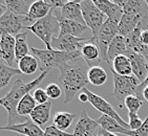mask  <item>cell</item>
<instances>
[{
  "label": "cell",
  "instance_id": "cell-1",
  "mask_svg": "<svg viewBox=\"0 0 148 136\" xmlns=\"http://www.w3.org/2000/svg\"><path fill=\"white\" fill-rule=\"evenodd\" d=\"M47 73H49V71H42L39 77L29 83H24L20 79L16 80L12 86L11 91L5 97L0 99V106L5 108V110L8 111V114H9L8 126L18 125V124L24 122L29 119V117L20 116L17 113L18 104L26 94L29 93V91L33 90L35 87H37L40 83L42 82Z\"/></svg>",
  "mask_w": 148,
  "mask_h": 136
},
{
  "label": "cell",
  "instance_id": "cell-2",
  "mask_svg": "<svg viewBox=\"0 0 148 136\" xmlns=\"http://www.w3.org/2000/svg\"><path fill=\"white\" fill-rule=\"evenodd\" d=\"M59 70L58 82L65 93L64 104H69L74 99L75 95L86 88V85L89 83L87 79L88 70H86L85 66L80 63V59L63 65Z\"/></svg>",
  "mask_w": 148,
  "mask_h": 136
},
{
  "label": "cell",
  "instance_id": "cell-3",
  "mask_svg": "<svg viewBox=\"0 0 148 136\" xmlns=\"http://www.w3.org/2000/svg\"><path fill=\"white\" fill-rule=\"evenodd\" d=\"M32 54L41 62V70L49 71L51 68H60L67 63L75 62L81 59V51L66 52L56 49H38L35 47L31 48Z\"/></svg>",
  "mask_w": 148,
  "mask_h": 136
},
{
  "label": "cell",
  "instance_id": "cell-4",
  "mask_svg": "<svg viewBox=\"0 0 148 136\" xmlns=\"http://www.w3.org/2000/svg\"><path fill=\"white\" fill-rule=\"evenodd\" d=\"M24 29L31 31L36 37L39 38L46 46V49H53L51 41L55 38V34H59L60 25L53 9L46 17L36 21L33 25L24 26Z\"/></svg>",
  "mask_w": 148,
  "mask_h": 136
},
{
  "label": "cell",
  "instance_id": "cell-5",
  "mask_svg": "<svg viewBox=\"0 0 148 136\" xmlns=\"http://www.w3.org/2000/svg\"><path fill=\"white\" fill-rule=\"evenodd\" d=\"M111 73L114 78V91H112L111 95L116 99L120 106L124 104L125 99L128 97H131V95L137 97L138 88H139L141 82L134 74L129 75V77H122L114 71H111Z\"/></svg>",
  "mask_w": 148,
  "mask_h": 136
},
{
  "label": "cell",
  "instance_id": "cell-6",
  "mask_svg": "<svg viewBox=\"0 0 148 136\" xmlns=\"http://www.w3.org/2000/svg\"><path fill=\"white\" fill-rule=\"evenodd\" d=\"M82 10L83 19L86 26L92 33V38L97 39L100 29L105 23V15L95 5L94 1L91 0H83L80 3Z\"/></svg>",
  "mask_w": 148,
  "mask_h": 136
},
{
  "label": "cell",
  "instance_id": "cell-7",
  "mask_svg": "<svg viewBox=\"0 0 148 136\" xmlns=\"http://www.w3.org/2000/svg\"><path fill=\"white\" fill-rule=\"evenodd\" d=\"M118 25L119 23L114 22L112 20L106 19L105 23L100 29L98 37L96 40L98 46H99L100 51H101V59L103 62L107 63V51L110 45L111 41L119 35L118 31Z\"/></svg>",
  "mask_w": 148,
  "mask_h": 136
},
{
  "label": "cell",
  "instance_id": "cell-8",
  "mask_svg": "<svg viewBox=\"0 0 148 136\" xmlns=\"http://www.w3.org/2000/svg\"><path fill=\"white\" fill-rule=\"evenodd\" d=\"M83 91L88 95V103L91 104V106H92L95 109H97V110L99 111V112H101L103 115H107V116H110V117H112V118H114L122 127L130 130L129 124H127L126 122L123 120L122 117L120 116L117 111L114 110V108L112 107L107 101H105L103 97H99L98 94H95L94 92H91L87 88H84Z\"/></svg>",
  "mask_w": 148,
  "mask_h": 136
},
{
  "label": "cell",
  "instance_id": "cell-9",
  "mask_svg": "<svg viewBox=\"0 0 148 136\" xmlns=\"http://www.w3.org/2000/svg\"><path fill=\"white\" fill-rule=\"evenodd\" d=\"M90 38H76L73 36L55 37L51 41V48L66 52L81 51L82 47L88 42Z\"/></svg>",
  "mask_w": 148,
  "mask_h": 136
},
{
  "label": "cell",
  "instance_id": "cell-10",
  "mask_svg": "<svg viewBox=\"0 0 148 136\" xmlns=\"http://www.w3.org/2000/svg\"><path fill=\"white\" fill-rule=\"evenodd\" d=\"M24 22H26L25 17L16 16L8 11L0 18V37L2 35H19L20 31L24 29Z\"/></svg>",
  "mask_w": 148,
  "mask_h": 136
},
{
  "label": "cell",
  "instance_id": "cell-11",
  "mask_svg": "<svg viewBox=\"0 0 148 136\" xmlns=\"http://www.w3.org/2000/svg\"><path fill=\"white\" fill-rule=\"evenodd\" d=\"M54 11H55V15H56V17H57L58 21H59V25H60V31L58 37L73 36V37H76V38H81L80 36L88 29L87 26L83 25L81 23L75 22V21H71V20H67L62 18L61 15H60V11L58 9H54Z\"/></svg>",
  "mask_w": 148,
  "mask_h": 136
},
{
  "label": "cell",
  "instance_id": "cell-12",
  "mask_svg": "<svg viewBox=\"0 0 148 136\" xmlns=\"http://www.w3.org/2000/svg\"><path fill=\"white\" fill-rule=\"evenodd\" d=\"M128 57L132 67V74L142 83L148 77V63L142 54H137L132 50H127L125 54Z\"/></svg>",
  "mask_w": 148,
  "mask_h": 136
},
{
  "label": "cell",
  "instance_id": "cell-13",
  "mask_svg": "<svg viewBox=\"0 0 148 136\" xmlns=\"http://www.w3.org/2000/svg\"><path fill=\"white\" fill-rule=\"evenodd\" d=\"M100 126L98 125L97 120H94L89 117L85 110L81 111L79 120L75 127L73 136H94L97 129Z\"/></svg>",
  "mask_w": 148,
  "mask_h": 136
},
{
  "label": "cell",
  "instance_id": "cell-14",
  "mask_svg": "<svg viewBox=\"0 0 148 136\" xmlns=\"http://www.w3.org/2000/svg\"><path fill=\"white\" fill-rule=\"evenodd\" d=\"M123 10V14H129L139 17L148 16V1L143 0H117L114 1Z\"/></svg>",
  "mask_w": 148,
  "mask_h": 136
},
{
  "label": "cell",
  "instance_id": "cell-15",
  "mask_svg": "<svg viewBox=\"0 0 148 136\" xmlns=\"http://www.w3.org/2000/svg\"><path fill=\"white\" fill-rule=\"evenodd\" d=\"M15 45L16 39L11 35H2L0 37V60L5 61L10 67H13L16 63Z\"/></svg>",
  "mask_w": 148,
  "mask_h": 136
},
{
  "label": "cell",
  "instance_id": "cell-16",
  "mask_svg": "<svg viewBox=\"0 0 148 136\" xmlns=\"http://www.w3.org/2000/svg\"><path fill=\"white\" fill-rule=\"evenodd\" d=\"M81 58L85 61L89 68L99 66L100 63L103 62L101 59V51L99 46L92 37L81 49Z\"/></svg>",
  "mask_w": 148,
  "mask_h": 136
},
{
  "label": "cell",
  "instance_id": "cell-17",
  "mask_svg": "<svg viewBox=\"0 0 148 136\" xmlns=\"http://www.w3.org/2000/svg\"><path fill=\"white\" fill-rule=\"evenodd\" d=\"M0 130L12 131V132H16L24 136H44V131L38 125H36L31 119V117H29L26 122L18 124V125L0 127Z\"/></svg>",
  "mask_w": 148,
  "mask_h": 136
},
{
  "label": "cell",
  "instance_id": "cell-18",
  "mask_svg": "<svg viewBox=\"0 0 148 136\" xmlns=\"http://www.w3.org/2000/svg\"><path fill=\"white\" fill-rule=\"evenodd\" d=\"M80 3H81V1H79V0L67 1L63 5V7L60 9L61 17L64 18V19L75 21V22L81 23L83 25H86L85 22H84V19H83V14Z\"/></svg>",
  "mask_w": 148,
  "mask_h": 136
},
{
  "label": "cell",
  "instance_id": "cell-19",
  "mask_svg": "<svg viewBox=\"0 0 148 136\" xmlns=\"http://www.w3.org/2000/svg\"><path fill=\"white\" fill-rule=\"evenodd\" d=\"M94 3L107 17V19L112 20L118 23L120 22V20L123 16V10L117 3L109 1V0H94Z\"/></svg>",
  "mask_w": 148,
  "mask_h": 136
},
{
  "label": "cell",
  "instance_id": "cell-20",
  "mask_svg": "<svg viewBox=\"0 0 148 136\" xmlns=\"http://www.w3.org/2000/svg\"><path fill=\"white\" fill-rule=\"evenodd\" d=\"M54 9L51 3L49 1H43V0H39L36 1L29 6V11L27 16L25 17L26 22H32V21H38V20L43 19L49 14V12Z\"/></svg>",
  "mask_w": 148,
  "mask_h": 136
},
{
  "label": "cell",
  "instance_id": "cell-21",
  "mask_svg": "<svg viewBox=\"0 0 148 136\" xmlns=\"http://www.w3.org/2000/svg\"><path fill=\"white\" fill-rule=\"evenodd\" d=\"M97 122L101 129L107 131V132H110V133H120L127 136H136L134 131L125 129L124 127L120 125L116 119L110 116H107V115H103L102 114V116L97 119Z\"/></svg>",
  "mask_w": 148,
  "mask_h": 136
},
{
  "label": "cell",
  "instance_id": "cell-22",
  "mask_svg": "<svg viewBox=\"0 0 148 136\" xmlns=\"http://www.w3.org/2000/svg\"><path fill=\"white\" fill-rule=\"evenodd\" d=\"M143 18L139 16H134V15L129 14H123L122 18L120 20L119 25H118V31H119L120 36H123L125 38L128 36L131 31L137 29L139 23Z\"/></svg>",
  "mask_w": 148,
  "mask_h": 136
},
{
  "label": "cell",
  "instance_id": "cell-23",
  "mask_svg": "<svg viewBox=\"0 0 148 136\" xmlns=\"http://www.w3.org/2000/svg\"><path fill=\"white\" fill-rule=\"evenodd\" d=\"M127 49V45H126V40L123 36L118 35L117 37L114 38L111 41L110 45L108 47V51H107V64L110 65L112 61L117 57L121 56V54H125Z\"/></svg>",
  "mask_w": 148,
  "mask_h": 136
},
{
  "label": "cell",
  "instance_id": "cell-24",
  "mask_svg": "<svg viewBox=\"0 0 148 136\" xmlns=\"http://www.w3.org/2000/svg\"><path fill=\"white\" fill-rule=\"evenodd\" d=\"M51 102L49 101L45 104H41V105H37V107L35 108L33 112L31 113L29 117L33 122L40 126H43L47 124L51 117Z\"/></svg>",
  "mask_w": 148,
  "mask_h": 136
},
{
  "label": "cell",
  "instance_id": "cell-25",
  "mask_svg": "<svg viewBox=\"0 0 148 136\" xmlns=\"http://www.w3.org/2000/svg\"><path fill=\"white\" fill-rule=\"evenodd\" d=\"M110 71H114L122 77H129L132 75V67L128 57L125 54H121L112 61V65L110 67Z\"/></svg>",
  "mask_w": 148,
  "mask_h": 136
},
{
  "label": "cell",
  "instance_id": "cell-26",
  "mask_svg": "<svg viewBox=\"0 0 148 136\" xmlns=\"http://www.w3.org/2000/svg\"><path fill=\"white\" fill-rule=\"evenodd\" d=\"M38 68H39L38 59L34 54H27L18 62V69L21 73L26 74V75L34 74Z\"/></svg>",
  "mask_w": 148,
  "mask_h": 136
},
{
  "label": "cell",
  "instance_id": "cell-27",
  "mask_svg": "<svg viewBox=\"0 0 148 136\" xmlns=\"http://www.w3.org/2000/svg\"><path fill=\"white\" fill-rule=\"evenodd\" d=\"M87 79L89 84L94 86H102L107 81V73L105 69L101 66H95L88 69Z\"/></svg>",
  "mask_w": 148,
  "mask_h": 136
},
{
  "label": "cell",
  "instance_id": "cell-28",
  "mask_svg": "<svg viewBox=\"0 0 148 136\" xmlns=\"http://www.w3.org/2000/svg\"><path fill=\"white\" fill-rule=\"evenodd\" d=\"M26 33H20L17 35L16 39V45H15V54H16V62H19L20 60L24 58L25 56L29 54L31 49L27 46V41H26Z\"/></svg>",
  "mask_w": 148,
  "mask_h": 136
},
{
  "label": "cell",
  "instance_id": "cell-29",
  "mask_svg": "<svg viewBox=\"0 0 148 136\" xmlns=\"http://www.w3.org/2000/svg\"><path fill=\"white\" fill-rule=\"evenodd\" d=\"M37 107V102L35 101L34 97L31 93L26 94L18 104L17 113L20 116H29L35 108Z\"/></svg>",
  "mask_w": 148,
  "mask_h": 136
},
{
  "label": "cell",
  "instance_id": "cell-30",
  "mask_svg": "<svg viewBox=\"0 0 148 136\" xmlns=\"http://www.w3.org/2000/svg\"><path fill=\"white\" fill-rule=\"evenodd\" d=\"M76 117V114H71L69 112H64V111H59L56 112L54 115V124L55 127H57L59 130L65 131L69 129L71 125L74 122V118Z\"/></svg>",
  "mask_w": 148,
  "mask_h": 136
},
{
  "label": "cell",
  "instance_id": "cell-31",
  "mask_svg": "<svg viewBox=\"0 0 148 136\" xmlns=\"http://www.w3.org/2000/svg\"><path fill=\"white\" fill-rule=\"evenodd\" d=\"M4 4L8 7V11L16 16H23L26 17L29 14V7L25 1L23 0H5Z\"/></svg>",
  "mask_w": 148,
  "mask_h": 136
},
{
  "label": "cell",
  "instance_id": "cell-32",
  "mask_svg": "<svg viewBox=\"0 0 148 136\" xmlns=\"http://www.w3.org/2000/svg\"><path fill=\"white\" fill-rule=\"evenodd\" d=\"M141 34H142V29L138 26L137 29L132 31L128 36H126V45L128 50H132L134 52L139 54L141 48H142V41H141Z\"/></svg>",
  "mask_w": 148,
  "mask_h": 136
},
{
  "label": "cell",
  "instance_id": "cell-33",
  "mask_svg": "<svg viewBox=\"0 0 148 136\" xmlns=\"http://www.w3.org/2000/svg\"><path fill=\"white\" fill-rule=\"evenodd\" d=\"M19 73H21V72L18 68L10 67V66H6L2 63H0V89H2L9 85L12 78Z\"/></svg>",
  "mask_w": 148,
  "mask_h": 136
},
{
  "label": "cell",
  "instance_id": "cell-34",
  "mask_svg": "<svg viewBox=\"0 0 148 136\" xmlns=\"http://www.w3.org/2000/svg\"><path fill=\"white\" fill-rule=\"evenodd\" d=\"M124 105L128 109V113H138L140 108L142 107L143 102L136 95H131L125 99Z\"/></svg>",
  "mask_w": 148,
  "mask_h": 136
},
{
  "label": "cell",
  "instance_id": "cell-35",
  "mask_svg": "<svg viewBox=\"0 0 148 136\" xmlns=\"http://www.w3.org/2000/svg\"><path fill=\"white\" fill-rule=\"evenodd\" d=\"M46 93L49 95V99H57L61 97L62 94V88L60 87L59 84H55V83H51L49 84L45 89Z\"/></svg>",
  "mask_w": 148,
  "mask_h": 136
},
{
  "label": "cell",
  "instance_id": "cell-36",
  "mask_svg": "<svg viewBox=\"0 0 148 136\" xmlns=\"http://www.w3.org/2000/svg\"><path fill=\"white\" fill-rule=\"evenodd\" d=\"M129 117V127L131 131H137L143 126V120L140 118L138 113H128Z\"/></svg>",
  "mask_w": 148,
  "mask_h": 136
},
{
  "label": "cell",
  "instance_id": "cell-37",
  "mask_svg": "<svg viewBox=\"0 0 148 136\" xmlns=\"http://www.w3.org/2000/svg\"><path fill=\"white\" fill-rule=\"evenodd\" d=\"M35 101L37 102L38 105H41V104H45V103L49 102V95L46 93V91L42 88H38L34 91V94H33Z\"/></svg>",
  "mask_w": 148,
  "mask_h": 136
},
{
  "label": "cell",
  "instance_id": "cell-38",
  "mask_svg": "<svg viewBox=\"0 0 148 136\" xmlns=\"http://www.w3.org/2000/svg\"><path fill=\"white\" fill-rule=\"evenodd\" d=\"M44 136H73V134L59 130L57 127L53 125L46 127L45 131H44Z\"/></svg>",
  "mask_w": 148,
  "mask_h": 136
},
{
  "label": "cell",
  "instance_id": "cell-39",
  "mask_svg": "<svg viewBox=\"0 0 148 136\" xmlns=\"http://www.w3.org/2000/svg\"><path fill=\"white\" fill-rule=\"evenodd\" d=\"M136 136H148V116L143 122V126L140 128L139 130L134 131Z\"/></svg>",
  "mask_w": 148,
  "mask_h": 136
},
{
  "label": "cell",
  "instance_id": "cell-40",
  "mask_svg": "<svg viewBox=\"0 0 148 136\" xmlns=\"http://www.w3.org/2000/svg\"><path fill=\"white\" fill-rule=\"evenodd\" d=\"M148 85V77L145 79V81L144 82H142L141 84H140L139 88H138V92H137V97H139L142 102H144V99H143V97H142V94H143V89L146 87V86Z\"/></svg>",
  "mask_w": 148,
  "mask_h": 136
},
{
  "label": "cell",
  "instance_id": "cell-41",
  "mask_svg": "<svg viewBox=\"0 0 148 136\" xmlns=\"http://www.w3.org/2000/svg\"><path fill=\"white\" fill-rule=\"evenodd\" d=\"M141 41H142L143 45H148V29L142 31V34H141Z\"/></svg>",
  "mask_w": 148,
  "mask_h": 136
},
{
  "label": "cell",
  "instance_id": "cell-42",
  "mask_svg": "<svg viewBox=\"0 0 148 136\" xmlns=\"http://www.w3.org/2000/svg\"><path fill=\"white\" fill-rule=\"evenodd\" d=\"M139 54H142L143 57L146 59V61H147V63H148V45H143Z\"/></svg>",
  "mask_w": 148,
  "mask_h": 136
},
{
  "label": "cell",
  "instance_id": "cell-43",
  "mask_svg": "<svg viewBox=\"0 0 148 136\" xmlns=\"http://www.w3.org/2000/svg\"><path fill=\"white\" fill-rule=\"evenodd\" d=\"M79 101L81 103H87L88 102V95L84 92V91H81L80 92V94H79Z\"/></svg>",
  "mask_w": 148,
  "mask_h": 136
},
{
  "label": "cell",
  "instance_id": "cell-44",
  "mask_svg": "<svg viewBox=\"0 0 148 136\" xmlns=\"http://www.w3.org/2000/svg\"><path fill=\"white\" fill-rule=\"evenodd\" d=\"M99 134L101 136H118L117 134H114V133H110V132H107V131L103 130V129H101V128L99 129Z\"/></svg>",
  "mask_w": 148,
  "mask_h": 136
},
{
  "label": "cell",
  "instance_id": "cell-45",
  "mask_svg": "<svg viewBox=\"0 0 148 136\" xmlns=\"http://www.w3.org/2000/svg\"><path fill=\"white\" fill-rule=\"evenodd\" d=\"M6 12H8V7H6L5 4L4 3H0V18L2 17Z\"/></svg>",
  "mask_w": 148,
  "mask_h": 136
},
{
  "label": "cell",
  "instance_id": "cell-46",
  "mask_svg": "<svg viewBox=\"0 0 148 136\" xmlns=\"http://www.w3.org/2000/svg\"><path fill=\"white\" fill-rule=\"evenodd\" d=\"M142 97H143V99L144 101H146V102H148V85L146 86L144 89H143V94H142Z\"/></svg>",
  "mask_w": 148,
  "mask_h": 136
},
{
  "label": "cell",
  "instance_id": "cell-47",
  "mask_svg": "<svg viewBox=\"0 0 148 136\" xmlns=\"http://www.w3.org/2000/svg\"><path fill=\"white\" fill-rule=\"evenodd\" d=\"M94 136H101V135H100V134L99 133H97V134H95V135Z\"/></svg>",
  "mask_w": 148,
  "mask_h": 136
},
{
  "label": "cell",
  "instance_id": "cell-48",
  "mask_svg": "<svg viewBox=\"0 0 148 136\" xmlns=\"http://www.w3.org/2000/svg\"><path fill=\"white\" fill-rule=\"evenodd\" d=\"M16 136H24V135H21V134H18V135H16Z\"/></svg>",
  "mask_w": 148,
  "mask_h": 136
}]
</instances>
